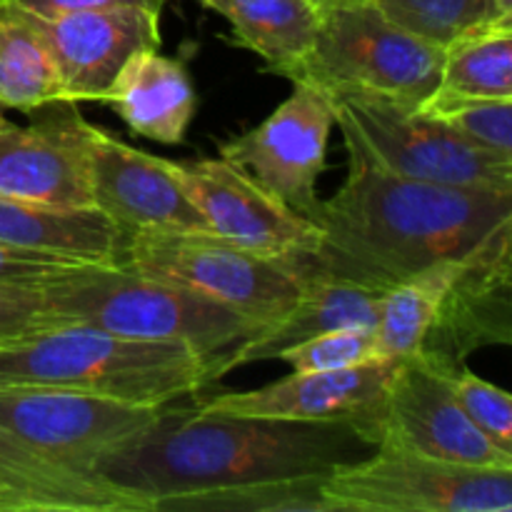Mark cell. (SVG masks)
<instances>
[{"label":"cell","instance_id":"1","mask_svg":"<svg viewBox=\"0 0 512 512\" xmlns=\"http://www.w3.org/2000/svg\"><path fill=\"white\" fill-rule=\"evenodd\" d=\"M323 230L310 275L395 288L440 260L463 258L512 220V193L400 178L348 153V180L313 213Z\"/></svg>","mask_w":512,"mask_h":512},{"label":"cell","instance_id":"2","mask_svg":"<svg viewBox=\"0 0 512 512\" xmlns=\"http://www.w3.org/2000/svg\"><path fill=\"white\" fill-rule=\"evenodd\" d=\"M373 445L348 423H298L205 413L168 403L128 443L95 463V473L153 500L270 480L325 478Z\"/></svg>","mask_w":512,"mask_h":512},{"label":"cell","instance_id":"3","mask_svg":"<svg viewBox=\"0 0 512 512\" xmlns=\"http://www.w3.org/2000/svg\"><path fill=\"white\" fill-rule=\"evenodd\" d=\"M215 358L185 343L123 338L88 325H50L0 340V385H48L160 408L215 383Z\"/></svg>","mask_w":512,"mask_h":512},{"label":"cell","instance_id":"4","mask_svg":"<svg viewBox=\"0 0 512 512\" xmlns=\"http://www.w3.org/2000/svg\"><path fill=\"white\" fill-rule=\"evenodd\" d=\"M63 325H88L123 338L185 343L223 355L260 330L235 310L175 283L115 263H80L38 285Z\"/></svg>","mask_w":512,"mask_h":512},{"label":"cell","instance_id":"5","mask_svg":"<svg viewBox=\"0 0 512 512\" xmlns=\"http://www.w3.org/2000/svg\"><path fill=\"white\" fill-rule=\"evenodd\" d=\"M445 50L390 23L370 0L320 10L308 53L275 75L328 95H378L420 105L440 85Z\"/></svg>","mask_w":512,"mask_h":512},{"label":"cell","instance_id":"6","mask_svg":"<svg viewBox=\"0 0 512 512\" xmlns=\"http://www.w3.org/2000/svg\"><path fill=\"white\" fill-rule=\"evenodd\" d=\"M115 265L193 290L260 328L278 320L308 280V263L253 253L213 233L123 235Z\"/></svg>","mask_w":512,"mask_h":512},{"label":"cell","instance_id":"7","mask_svg":"<svg viewBox=\"0 0 512 512\" xmlns=\"http://www.w3.org/2000/svg\"><path fill=\"white\" fill-rule=\"evenodd\" d=\"M348 153L400 178L512 193V158L468 143L418 105L378 95H330Z\"/></svg>","mask_w":512,"mask_h":512},{"label":"cell","instance_id":"8","mask_svg":"<svg viewBox=\"0 0 512 512\" xmlns=\"http://www.w3.org/2000/svg\"><path fill=\"white\" fill-rule=\"evenodd\" d=\"M328 512H510L512 468L448 463L383 438L328 473Z\"/></svg>","mask_w":512,"mask_h":512},{"label":"cell","instance_id":"9","mask_svg":"<svg viewBox=\"0 0 512 512\" xmlns=\"http://www.w3.org/2000/svg\"><path fill=\"white\" fill-rule=\"evenodd\" d=\"M163 408L48 385H0V428L85 473H95L100 458L143 433Z\"/></svg>","mask_w":512,"mask_h":512},{"label":"cell","instance_id":"10","mask_svg":"<svg viewBox=\"0 0 512 512\" xmlns=\"http://www.w3.org/2000/svg\"><path fill=\"white\" fill-rule=\"evenodd\" d=\"M335 105L325 90L293 83V93L255 128L218 145L220 158L253 175L265 190L298 215L313 218L320 205Z\"/></svg>","mask_w":512,"mask_h":512},{"label":"cell","instance_id":"11","mask_svg":"<svg viewBox=\"0 0 512 512\" xmlns=\"http://www.w3.org/2000/svg\"><path fill=\"white\" fill-rule=\"evenodd\" d=\"M163 163L218 238L253 253L300 263H308L318 250L323 230L230 160L163 158Z\"/></svg>","mask_w":512,"mask_h":512},{"label":"cell","instance_id":"12","mask_svg":"<svg viewBox=\"0 0 512 512\" xmlns=\"http://www.w3.org/2000/svg\"><path fill=\"white\" fill-rule=\"evenodd\" d=\"M398 365L400 360L375 358L348 370L290 373L263 388L215 393L195 405L205 413L298 423H348L375 448L385 433L388 393Z\"/></svg>","mask_w":512,"mask_h":512},{"label":"cell","instance_id":"13","mask_svg":"<svg viewBox=\"0 0 512 512\" xmlns=\"http://www.w3.org/2000/svg\"><path fill=\"white\" fill-rule=\"evenodd\" d=\"M93 208L133 233H210L203 213L168 173L163 158L130 148L80 120Z\"/></svg>","mask_w":512,"mask_h":512},{"label":"cell","instance_id":"14","mask_svg":"<svg viewBox=\"0 0 512 512\" xmlns=\"http://www.w3.org/2000/svg\"><path fill=\"white\" fill-rule=\"evenodd\" d=\"M512 220L485 235L450 283L423 353L430 363L455 370L483 348L512 343Z\"/></svg>","mask_w":512,"mask_h":512},{"label":"cell","instance_id":"15","mask_svg":"<svg viewBox=\"0 0 512 512\" xmlns=\"http://www.w3.org/2000/svg\"><path fill=\"white\" fill-rule=\"evenodd\" d=\"M448 373L423 353L400 360L390 383L383 438L415 453L480 468H512V453L493 443L453 398Z\"/></svg>","mask_w":512,"mask_h":512},{"label":"cell","instance_id":"16","mask_svg":"<svg viewBox=\"0 0 512 512\" xmlns=\"http://www.w3.org/2000/svg\"><path fill=\"white\" fill-rule=\"evenodd\" d=\"M28 125L0 120V193L63 208H93L73 100L30 110Z\"/></svg>","mask_w":512,"mask_h":512},{"label":"cell","instance_id":"17","mask_svg":"<svg viewBox=\"0 0 512 512\" xmlns=\"http://www.w3.org/2000/svg\"><path fill=\"white\" fill-rule=\"evenodd\" d=\"M40 15L65 100H103L125 60L143 48L160 50V13L143 8L63 10Z\"/></svg>","mask_w":512,"mask_h":512},{"label":"cell","instance_id":"18","mask_svg":"<svg viewBox=\"0 0 512 512\" xmlns=\"http://www.w3.org/2000/svg\"><path fill=\"white\" fill-rule=\"evenodd\" d=\"M0 512H153V500L58 463L0 428Z\"/></svg>","mask_w":512,"mask_h":512},{"label":"cell","instance_id":"19","mask_svg":"<svg viewBox=\"0 0 512 512\" xmlns=\"http://www.w3.org/2000/svg\"><path fill=\"white\" fill-rule=\"evenodd\" d=\"M380 295L383 293L378 290L348 280L310 275L303 285V293L278 320L263 325L258 333L215 358V375L220 380L225 373H233L243 365L278 360L293 345L330 330H373L378 323Z\"/></svg>","mask_w":512,"mask_h":512},{"label":"cell","instance_id":"20","mask_svg":"<svg viewBox=\"0 0 512 512\" xmlns=\"http://www.w3.org/2000/svg\"><path fill=\"white\" fill-rule=\"evenodd\" d=\"M100 103L113 105L135 135L163 145L183 143L198 108L185 60L160 55L158 48L130 55Z\"/></svg>","mask_w":512,"mask_h":512},{"label":"cell","instance_id":"21","mask_svg":"<svg viewBox=\"0 0 512 512\" xmlns=\"http://www.w3.org/2000/svg\"><path fill=\"white\" fill-rule=\"evenodd\" d=\"M0 243L115 263L123 233L98 208H63L0 193Z\"/></svg>","mask_w":512,"mask_h":512},{"label":"cell","instance_id":"22","mask_svg":"<svg viewBox=\"0 0 512 512\" xmlns=\"http://www.w3.org/2000/svg\"><path fill=\"white\" fill-rule=\"evenodd\" d=\"M53 100L65 95L40 15L0 0V108L30 113Z\"/></svg>","mask_w":512,"mask_h":512},{"label":"cell","instance_id":"23","mask_svg":"<svg viewBox=\"0 0 512 512\" xmlns=\"http://www.w3.org/2000/svg\"><path fill=\"white\" fill-rule=\"evenodd\" d=\"M225 18L238 48L260 55L265 73H278L303 58L320 25V8L310 0H198Z\"/></svg>","mask_w":512,"mask_h":512},{"label":"cell","instance_id":"24","mask_svg":"<svg viewBox=\"0 0 512 512\" xmlns=\"http://www.w3.org/2000/svg\"><path fill=\"white\" fill-rule=\"evenodd\" d=\"M463 260L465 255L440 260L380 295L378 323L373 328L378 358L403 360L423 348L425 335Z\"/></svg>","mask_w":512,"mask_h":512},{"label":"cell","instance_id":"25","mask_svg":"<svg viewBox=\"0 0 512 512\" xmlns=\"http://www.w3.org/2000/svg\"><path fill=\"white\" fill-rule=\"evenodd\" d=\"M440 90L512 100V28H470L445 48Z\"/></svg>","mask_w":512,"mask_h":512},{"label":"cell","instance_id":"26","mask_svg":"<svg viewBox=\"0 0 512 512\" xmlns=\"http://www.w3.org/2000/svg\"><path fill=\"white\" fill-rule=\"evenodd\" d=\"M323 478L270 480L155 500L153 512H328Z\"/></svg>","mask_w":512,"mask_h":512},{"label":"cell","instance_id":"27","mask_svg":"<svg viewBox=\"0 0 512 512\" xmlns=\"http://www.w3.org/2000/svg\"><path fill=\"white\" fill-rule=\"evenodd\" d=\"M418 108L468 143L512 158V100L473 98L435 88Z\"/></svg>","mask_w":512,"mask_h":512},{"label":"cell","instance_id":"28","mask_svg":"<svg viewBox=\"0 0 512 512\" xmlns=\"http://www.w3.org/2000/svg\"><path fill=\"white\" fill-rule=\"evenodd\" d=\"M390 23L438 48L483 28V0H370Z\"/></svg>","mask_w":512,"mask_h":512},{"label":"cell","instance_id":"29","mask_svg":"<svg viewBox=\"0 0 512 512\" xmlns=\"http://www.w3.org/2000/svg\"><path fill=\"white\" fill-rule=\"evenodd\" d=\"M378 358L375 335L370 328H345L320 333L285 350L278 360L288 363L293 373H330L348 370Z\"/></svg>","mask_w":512,"mask_h":512},{"label":"cell","instance_id":"30","mask_svg":"<svg viewBox=\"0 0 512 512\" xmlns=\"http://www.w3.org/2000/svg\"><path fill=\"white\" fill-rule=\"evenodd\" d=\"M448 385L463 413L505 453H512V400L508 390L488 383L468 365L448 373Z\"/></svg>","mask_w":512,"mask_h":512},{"label":"cell","instance_id":"31","mask_svg":"<svg viewBox=\"0 0 512 512\" xmlns=\"http://www.w3.org/2000/svg\"><path fill=\"white\" fill-rule=\"evenodd\" d=\"M80 263L90 260L73 258V255L45 253V250L15 248V245L0 243V285H23V288H38L43 280L65 273Z\"/></svg>","mask_w":512,"mask_h":512},{"label":"cell","instance_id":"32","mask_svg":"<svg viewBox=\"0 0 512 512\" xmlns=\"http://www.w3.org/2000/svg\"><path fill=\"white\" fill-rule=\"evenodd\" d=\"M50 325L63 323L45 308L38 288L0 285V340L18 338Z\"/></svg>","mask_w":512,"mask_h":512},{"label":"cell","instance_id":"33","mask_svg":"<svg viewBox=\"0 0 512 512\" xmlns=\"http://www.w3.org/2000/svg\"><path fill=\"white\" fill-rule=\"evenodd\" d=\"M35 13H63V10H95V8H143L163 15L170 0H15Z\"/></svg>","mask_w":512,"mask_h":512},{"label":"cell","instance_id":"34","mask_svg":"<svg viewBox=\"0 0 512 512\" xmlns=\"http://www.w3.org/2000/svg\"><path fill=\"white\" fill-rule=\"evenodd\" d=\"M310 3H315V5H318V8H320V10H325V8H330V5L350 3V0H310Z\"/></svg>","mask_w":512,"mask_h":512},{"label":"cell","instance_id":"35","mask_svg":"<svg viewBox=\"0 0 512 512\" xmlns=\"http://www.w3.org/2000/svg\"><path fill=\"white\" fill-rule=\"evenodd\" d=\"M0 120H5V110L3 108H0Z\"/></svg>","mask_w":512,"mask_h":512}]
</instances>
